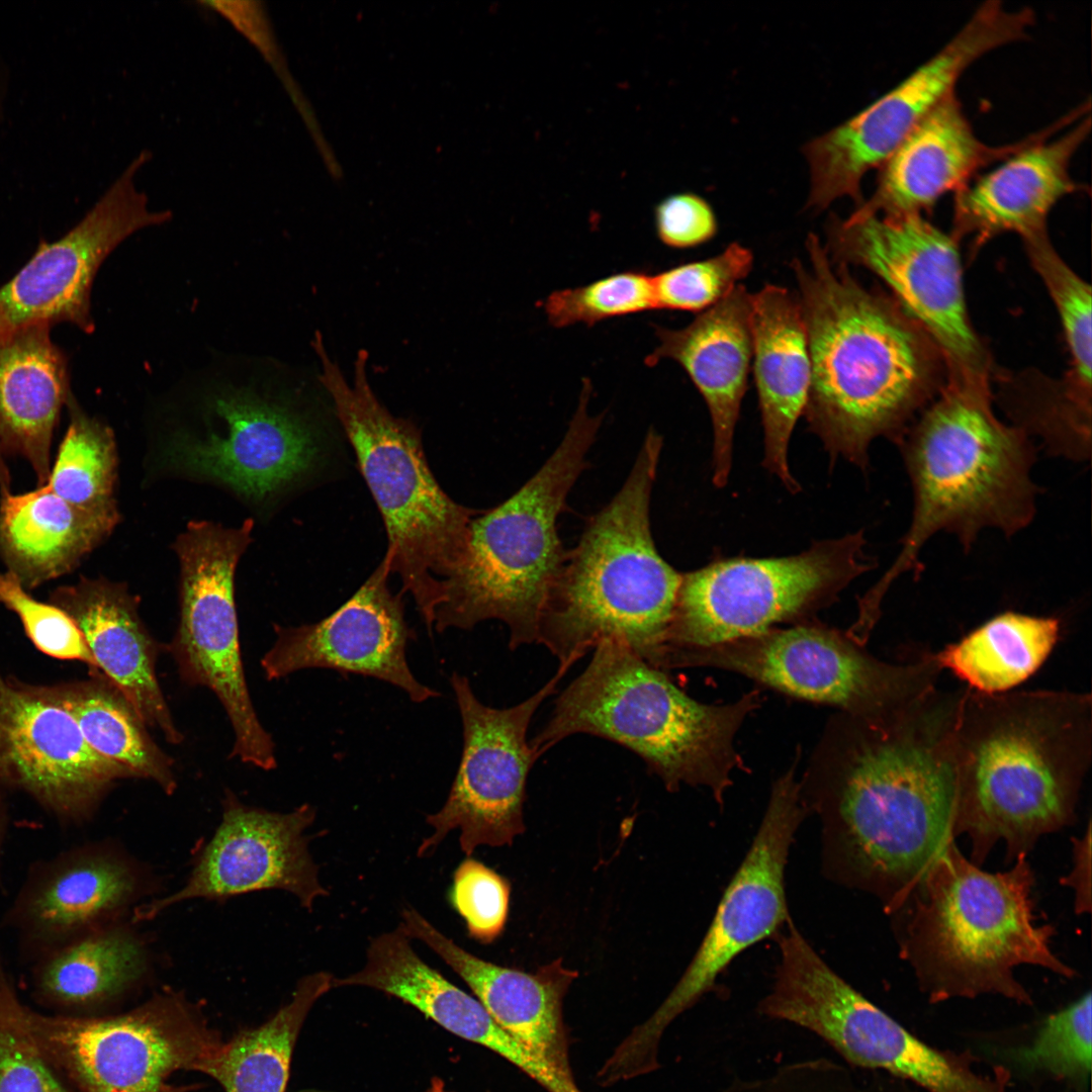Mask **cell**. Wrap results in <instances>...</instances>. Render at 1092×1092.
I'll use <instances>...</instances> for the list:
<instances>
[{
  "mask_svg": "<svg viewBox=\"0 0 1092 1092\" xmlns=\"http://www.w3.org/2000/svg\"><path fill=\"white\" fill-rule=\"evenodd\" d=\"M962 692L935 688L879 718L842 712L799 782L820 821L823 875L874 895L889 915L956 837Z\"/></svg>",
  "mask_w": 1092,
  "mask_h": 1092,
  "instance_id": "cell-1",
  "label": "cell"
},
{
  "mask_svg": "<svg viewBox=\"0 0 1092 1092\" xmlns=\"http://www.w3.org/2000/svg\"><path fill=\"white\" fill-rule=\"evenodd\" d=\"M805 246L808 263H791L811 362L804 415L832 463L841 456L866 470L871 443H899L945 384L946 364L894 298L833 263L817 235Z\"/></svg>",
  "mask_w": 1092,
  "mask_h": 1092,
  "instance_id": "cell-2",
  "label": "cell"
},
{
  "mask_svg": "<svg viewBox=\"0 0 1092 1092\" xmlns=\"http://www.w3.org/2000/svg\"><path fill=\"white\" fill-rule=\"evenodd\" d=\"M956 836L972 862L1003 841L1008 860L1076 817L1092 756L1091 696L1068 691L962 692Z\"/></svg>",
  "mask_w": 1092,
  "mask_h": 1092,
  "instance_id": "cell-3",
  "label": "cell"
},
{
  "mask_svg": "<svg viewBox=\"0 0 1092 1092\" xmlns=\"http://www.w3.org/2000/svg\"><path fill=\"white\" fill-rule=\"evenodd\" d=\"M897 446L912 487V516L898 556L861 599L873 612L895 579L921 569L920 552L935 534L953 535L969 551L983 530L1011 537L1036 512L1035 446L997 418L989 384L947 379Z\"/></svg>",
  "mask_w": 1092,
  "mask_h": 1092,
  "instance_id": "cell-4",
  "label": "cell"
},
{
  "mask_svg": "<svg viewBox=\"0 0 1092 1092\" xmlns=\"http://www.w3.org/2000/svg\"><path fill=\"white\" fill-rule=\"evenodd\" d=\"M1026 856L1019 855L1008 871L989 873L952 840L891 914L900 957L930 1003L992 994L1030 1006L1029 993L1014 975L1017 967L1076 975L1052 950L1055 928L1036 921L1034 875Z\"/></svg>",
  "mask_w": 1092,
  "mask_h": 1092,
  "instance_id": "cell-5",
  "label": "cell"
},
{
  "mask_svg": "<svg viewBox=\"0 0 1092 1092\" xmlns=\"http://www.w3.org/2000/svg\"><path fill=\"white\" fill-rule=\"evenodd\" d=\"M661 448L662 437L649 429L623 486L566 553L537 636L559 663L616 640L656 664L682 577L657 551L650 527Z\"/></svg>",
  "mask_w": 1092,
  "mask_h": 1092,
  "instance_id": "cell-6",
  "label": "cell"
},
{
  "mask_svg": "<svg viewBox=\"0 0 1092 1092\" xmlns=\"http://www.w3.org/2000/svg\"><path fill=\"white\" fill-rule=\"evenodd\" d=\"M758 704L754 692L731 704L700 703L625 644L604 640L529 743L540 757L571 735L605 738L637 754L669 792L706 787L722 804L741 763L736 732Z\"/></svg>",
  "mask_w": 1092,
  "mask_h": 1092,
  "instance_id": "cell-7",
  "label": "cell"
},
{
  "mask_svg": "<svg viewBox=\"0 0 1092 1092\" xmlns=\"http://www.w3.org/2000/svg\"><path fill=\"white\" fill-rule=\"evenodd\" d=\"M590 391L583 380L567 431L542 467L507 500L471 520L463 564L445 582L433 630H470L498 620L508 627L510 649L537 643L543 605L567 553L558 517L587 466L605 415H588Z\"/></svg>",
  "mask_w": 1092,
  "mask_h": 1092,
  "instance_id": "cell-8",
  "label": "cell"
},
{
  "mask_svg": "<svg viewBox=\"0 0 1092 1092\" xmlns=\"http://www.w3.org/2000/svg\"><path fill=\"white\" fill-rule=\"evenodd\" d=\"M312 347L321 361L318 382L383 519L390 572L399 575L400 592L411 594L432 635L445 582L463 564L469 525L480 511L455 503L441 488L425 457L419 428L394 417L374 394L365 350L357 355L350 384L329 357L320 333Z\"/></svg>",
  "mask_w": 1092,
  "mask_h": 1092,
  "instance_id": "cell-9",
  "label": "cell"
},
{
  "mask_svg": "<svg viewBox=\"0 0 1092 1092\" xmlns=\"http://www.w3.org/2000/svg\"><path fill=\"white\" fill-rule=\"evenodd\" d=\"M306 396L300 387L216 388L201 401L195 422L160 435L153 471L220 486L268 511L321 461V430Z\"/></svg>",
  "mask_w": 1092,
  "mask_h": 1092,
  "instance_id": "cell-10",
  "label": "cell"
},
{
  "mask_svg": "<svg viewBox=\"0 0 1092 1092\" xmlns=\"http://www.w3.org/2000/svg\"><path fill=\"white\" fill-rule=\"evenodd\" d=\"M776 941L779 963L760 1014L805 1027L851 1065L925 1092H1008L1007 1068L980 1072L970 1052L939 1050L916 1037L832 970L797 927Z\"/></svg>",
  "mask_w": 1092,
  "mask_h": 1092,
  "instance_id": "cell-11",
  "label": "cell"
},
{
  "mask_svg": "<svg viewBox=\"0 0 1092 1092\" xmlns=\"http://www.w3.org/2000/svg\"><path fill=\"white\" fill-rule=\"evenodd\" d=\"M864 546L859 531L796 555L718 559L682 573L656 666L684 651L760 635L832 602L875 567Z\"/></svg>",
  "mask_w": 1092,
  "mask_h": 1092,
  "instance_id": "cell-12",
  "label": "cell"
},
{
  "mask_svg": "<svg viewBox=\"0 0 1092 1092\" xmlns=\"http://www.w3.org/2000/svg\"><path fill=\"white\" fill-rule=\"evenodd\" d=\"M795 765L774 784L758 830L725 889L713 920L686 972L651 1014L615 1049L621 1067L645 1075L659 1068L658 1046L668 1025L711 991L742 951L774 937L791 919L785 874L796 832L808 815Z\"/></svg>",
  "mask_w": 1092,
  "mask_h": 1092,
  "instance_id": "cell-13",
  "label": "cell"
},
{
  "mask_svg": "<svg viewBox=\"0 0 1092 1092\" xmlns=\"http://www.w3.org/2000/svg\"><path fill=\"white\" fill-rule=\"evenodd\" d=\"M254 525L252 518L239 527L192 521L177 536L180 615L167 648L181 678L208 688L221 703L234 731L231 757L270 770L277 765L275 744L248 690L235 601L236 569Z\"/></svg>",
  "mask_w": 1092,
  "mask_h": 1092,
  "instance_id": "cell-14",
  "label": "cell"
},
{
  "mask_svg": "<svg viewBox=\"0 0 1092 1092\" xmlns=\"http://www.w3.org/2000/svg\"><path fill=\"white\" fill-rule=\"evenodd\" d=\"M711 666L734 671L785 694L878 718L896 713L936 688L934 653L886 662L860 643L816 625L770 629L760 635L684 651L665 669Z\"/></svg>",
  "mask_w": 1092,
  "mask_h": 1092,
  "instance_id": "cell-15",
  "label": "cell"
},
{
  "mask_svg": "<svg viewBox=\"0 0 1092 1092\" xmlns=\"http://www.w3.org/2000/svg\"><path fill=\"white\" fill-rule=\"evenodd\" d=\"M1035 22L1031 8L1010 10L999 0L983 2L961 29L899 84L857 114L808 142L807 206L821 211L838 198L862 203L863 176L880 168L913 128L956 92L965 71L985 54L1026 39Z\"/></svg>",
  "mask_w": 1092,
  "mask_h": 1092,
  "instance_id": "cell-16",
  "label": "cell"
},
{
  "mask_svg": "<svg viewBox=\"0 0 1092 1092\" xmlns=\"http://www.w3.org/2000/svg\"><path fill=\"white\" fill-rule=\"evenodd\" d=\"M27 1028L51 1065L80 1092H188L170 1078L200 1072L222 1041L194 1005L163 991L113 1016L44 1015L24 1006Z\"/></svg>",
  "mask_w": 1092,
  "mask_h": 1092,
  "instance_id": "cell-17",
  "label": "cell"
},
{
  "mask_svg": "<svg viewBox=\"0 0 1092 1092\" xmlns=\"http://www.w3.org/2000/svg\"><path fill=\"white\" fill-rule=\"evenodd\" d=\"M958 241L921 214L830 215V260L879 277L938 347L947 379L988 383L989 357L969 317Z\"/></svg>",
  "mask_w": 1092,
  "mask_h": 1092,
  "instance_id": "cell-18",
  "label": "cell"
},
{
  "mask_svg": "<svg viewBox=\"0 0 1092 1092\" xmlns=\"http://www.w3.org/2000/svg\"><path fill=\"white\" fill-rule=\"evenodd\" d=\"M574 663H560L535 694L504 709L480 702L465 675L451 674L462 723L461 758L444 805L427 816L433 832L421 842L418 856L431 854L454 829L467 856L481 845L512 844L525 831L527 779L539 758L527 740L529 726Z\"/></svg>",
  "mask_w": 1092,
  "mask_h": 1092,
  "instance_id": "cell-19",
  "label": "cell"
},
{
  "mask_svg": "<svg viewBox=\"0 0 1092 1092\" xmlns=\"http://www.w3.org/2000/svg\"><path fill=\"white\" fill-rule=\"evenodd\" d=\"M151 153L136 156L86 214L33 256L0 287V336L35 324H70L91 334V290L107 256L126 238L169 221V210L152 211L135 175Z\"/></svg>",
  "mask_w": 1092,
  "mask_h": 1092,
  "instance_id": "cell-20",
  "label": "cell"
},
{
  "mask_svg": "<svg viewBox=\"0 0 1092 1092\" xmlns=\"http://www.w3.org/2000/svg\"><path fill=\"white\" fill-rule=\"evenodd\" d=\"M315 813L307 803L286 813L268 811L248 806L226 792L221 820L197 854L184 885L134 907L131 921L152 920L193 899L221 900L266 890L288 892L311 910L318 897L329 894L320 882L304 834Z\"/></svg>",
  "mask_w": 1092,
  "mask_h": 1092,
  "instance_id": "cell-21",
  "label": "cell"
},
{
  "mask_svg": "<svg viewBox=\"0 0 1092 1092\" xmlns=\"http://www.w3.org/2000/svg\"><path fill=\"white\" fill-rule=\"evenodd\" d=\"M128 768L98 754L49 688L0 673V782L30 794L65 824H82Z\"/></svg>",
  "mask_w": 1092,
  "mask_h": 1092,
  "instance_id": "cell-22",
  "label": "cell"
},
{
  "mask_svg": "<svg viewBox=\"0 0 1092 1092\" xmlns=\"http://www.w3.org/2000/svg\"><path fill=\"white\" fill-rule=\"evenodd\" d=\"M390 573L384 556L360 588L328 617L296 627L274 625L275 642L261 660L266 677L324 668L385 681L417 704L439 697L410 668L406 648L416 635L405 620L403 594L389 588Z\"/></svg>",
  "mask_w": 1092,
  "mask_h": 1092,
  "instance_id": "cell-23",
  "label": "cell"
},
{
  "mask_svg": "<svg viewBox=\"0 0 1092 1092\" xmlns=\"http://www.w3.org/2000/svg\"><path fill=\"white\" fill-rule=\"evenodd\" d=\"M152 889L145 868L112 841L90 842L34 862L3 923L34 961L122 919Z\"/></svg>",
  "mask_w": 1092,
  "mask_h": 1092,
  "instance_id": "cell-24",
  "label": "cell"
},
{
  "mask_svg": "<svg viewBox=\"0 0 1092 1092\" xmlns=\"http://www.w3.org/2000/svg\"><path fill=\"white\" fill-rule=\"evenodd\" d=\"M1091 129L1090 102L1040 130L1029 144L977 175L953 196L951 236L979 248L1014 233L1022 240L1048 233L1046 220L1065 196L1087 188L1071 175L1073 157Z\"/></svg>",
  "mask_w": 1092,
  "mask_h": 1092,
  "instance_id": "cell-25",
  "label": "cell"
},
{
  "mask_svg": "<svg viewBox=\"0 0 1092 1092\" xmlns=\"http://www.w3.org/2000/svg\"><path fill=\"white\" fill-rule=\"evenodd\" d=\"M993 146L981 141L957 93L935 106L879 168L874 193L855 216H898L929 212L944 194L957 192L979 172L1032 142Z\"/></svg>",
  "mask_w": 1092,
  "mask_h": 1092,
  "instance_id": "cell-26",
  "label": "cell"
},
{
  "mask_svg": "<svg viewBox=\"0 0 1092 1092\" xmlns=\"http://www.w3.org/2000/svg\"><path fill=\"white\" fill-rule=\"evenodd\" d=\"M398 925L460 976L499 1027L563 1073L573 1075L562 1006L578 976L576 971L565 968L561 959L535 973L484 961L459 946L413 907L402 909Z\"/></svg>",
  "mask_w": 1092,
  "mask_h": 1092,
  "instance_id": "cell-27",
  "label": "cell"
},
{
  "mask_svg": "<svg viewBox=\"0 0 1092 1092\" xmlns=\"http://www.w3.org/2000/svg\"><path fill=\"white\" fill-rule=\"evenodd\" d=\"M751 293L738 284L724 299L687 327L654 326L658 345L646 356L655 366L670 359L680 365L704 398L713 428L712 480L726 485L741 402L752 360Z\"/></svg>",
  "mask_w": 1092,
  "mask_h": 1092,
  "instance_id": "cell-28",
  "label": "cell"
},
{
  "mask_svg": "<svg viewBox=\"0 0 1092 1092\" xmlns=\"http://www.w3.org/2000/svg\"><path fill=\"white\" fill-rule=\"evenodd\" d=\"M51 603L81 631L97 668L131 703L147 726L171 744L184 736L176 726L156 674L159 645L139 614V599L126 584L80 577L55 589Z\"/></svg>",
  "mask_w": 1092,
  "mask_h": 1092,
  "instance_id": "cell-29",
  "label": "cell"
},
{
  "mask_svg": "<svg viewBox=\"0 0 1092 1092\" xmlns=\"http://www.w3.org/2000/svg\"><path fill=\"white\" fill-rule=\"evenodd\" d=\"M752 368L764 435L762 465L785 486L800 489L788 463V448L804 415L811 381L806 328L796 293L766 284L751 293Z\"/></svg>",
  "mask_w": 1092,
  "mask_h": 1092,
  "instance_id": "cell-30",
  "label": "cell"
},
{
  "mask_svg": "<svg viewBox=\"0 0 1092 1092\" xmlns=\"http://www.w3.org/2000/svg\"><path fill=\"white\" fill-rule=\"evenodd\" d=\"M51 328L35 324L0 336V445L30 464L38 485L50 475L54 431L73 394L68 358Z\"/></svg>",
  "mask_w": 1092,
  "mask_h": 1092,
  "instance_id": "cell-31",
  "label": "cell"
},
{
  "mask_svg": "<svg viewBox=\"0 0 1092 1092\" xmlns=\"http://www.w3.org/2000/svg\"><path fill=\"white\" fill-rule=\"evenodd\" d=\"M120 521L119 512L87 511L46 485L1 493L0 557L25 589L74 570Z\"/></svg>",
  "mask_w": 1092,
  "mask_h": 1092,
  "instance_id": "cell-32",
  "label": "cell"
},
{
  "mask_svg": "<svg viewBox=\"0 0 1092 1092\" xmlns=\"http://www.w3.org/2000/svg\"><path fill=\"white\" fill-rule=\"evenodd\" d=\"M35 997L62 1009L101 1005L141 982L152 968L146 939L123 919L92 930L33 961Z\"/></svg>",
  "mask_w": 1092,
  "mask_h": 1092,
  "instance_id": "cell-33",
  "label": "cell"
},
{
  "mask_svg": "<svg viewBox=\"0 0 1092 1092\" xmlns=\"http://www.w3.org/2000/svg\"><path fill=\"white\" fill-rule=\"evenodd\" d=\"M1061 632L1060 620L1004 612L961 640L934 653L940 669L951 671L978 693L1010 692L1045 661Z\"/></svg>",
  "mask_w": 1092,
  "mask_h": 1092,
  "instance_id": "cell-34",
  "label": "cell"
},
{
  "mask_svg": "<svg viewBox=\"0 0 1092 1092\" xmlns=\"http://www.w3.org/2000/svg\"><path fill=\"white\" fill-rule=\"evenodd\" d=\"M95 674L91 680L49 690L73 716L92 749L172 795L177 788L174 760L153 740L125 696L99 671Z\"/></svg>",
  "mask_w": 1092,
  "mask_h": 1092,
  "instance_id": "cell-35",
  "label": "cell"
},
{
  "mask_svg": "<svg viewBox=\"0 0 1092 1092\" xmlns=\"http://www.w3.org/2000/svg\"><path fill=\"white\" fill-rule=\"evenodd\" d=\"M333 978L324 971L301 978L288 1003L262 1025L222 1042L200 1073L225 1092H284L300 1028L313 1004L333 988Z\"/></svg>",
  "mask_w": 1092,
  "mask_h": 1092,
  "instance_id": "cell-36",
  "label": "cell"
},
{
  "mask_svg": "<svg viewBox=\"0 0 1092 1092\" xmlns=\"http://www.w3.org/2000/svg\"><path fill=\"white\" fill-rule=\"evenodd\" d=\"M66 406L69 426L43 485L78 508L116 513L118 459L113 431L103 421L89 416L74 394Z\"/></svg>",
  "mask_w": 1092,
  "mask_h": 1092,
  "instance_id": "cell-37",
  "label": "cell"
},
{
  "mask_svg": "<svg viewBox=\"0 0 1092 1092\" xmlns=\"http://www.w3.org/2000/svg\"><path fill=\"white\" fill-rule=\"evenodd\" d=\"M1091 991L1045 1017L1032 1040L1005 1052L1026 1075H1043L1087 1092L1091 1074Z\"/></svg>",
  "mask_w": 1092,
  "mask_h": 1092,
  "instance_id": "cell-38",
  "label": "cell"
},
{
  "mask_svg": "<svg viewBox=\"0 0 1092 1092\" xmlns=\"http://www.w3.org/2000/svg\"><path fill=\"white\" fill-rule=\"evenodd\" d=\"M1050 388V387H1049ZM1013 426L1041 439L1046 451L1073 461L1091 453V393L1070 380L1008 401Z\"/></svg>",
  "mask_w": 1092,
  "mask_h": 1092,
  "instance_id": "cell-39",
  "label": "cell"
},
{
  "mask_svg": "<svg viewBox=\"0 0 1092 1092\" xmlns=\"http://www.w3.org/2000/svg\"><path fill=\"white\" fill-rule=\"evenodd\" d=\"M1022 241L1058 310L1072 361L1069 379L1091 391V287L1061 258L1048 233Z\"/></svg>",
  "mask_w": 1092,
  "mask_h": 1092,
  "instance_id": "cell-40",
  "label": "cell"
},
{
  "mask_svg": "<svg viewBox=\"0 0 1092 1092\" xmlns=\"http://www.w3.org/2000/svg\"><path fill=\"white\" fill-rule=\"evenodd\" d=\"M549 324L588 327L605 320L656 309L652 275L624 271L585 285L557 290L542 302Z\"/></svg>",
  "mask_w": 1092,
  "mask_h": 1092,
  "instance_id": "cell-41",
  "label": "cell"
},
{
  "mask_svg": "<svg viewBox=\"0 0 1092 1092\" xmlns=\"http://www.w3.org/2000/svg\"><path fill=\"white\" fill-rule=\"evenodd\" d=\"M752 266V252L735 242L716 256L652 275L656 309L705 311L724 299Z\"/></svg>",
  "mask_w": 1092,
  "mask_h": 1092,
  "instance_id": "cell-42",
  "label": "cell"
},
{
  "mask_svg": "<svg viewBox=\"0 0 1092 1092\" xmlns=\"http://www.w3.org/2000/svg\"><path fill=\"white\" fill-rule=\"evenodd\" d=\"M24 1006L0 956V1092H67L27 1028Z\"/></svg>",
  "mask_w": 1092,
  "mask_h": 1092,
  "instance_id": "cell-43",
  "label": "cell"
},
{
  "mask_svg": "<svg viewBox=\"0 0 1092 1092\" xmlns=\"http://www.w3.org/2000/svg\"><path fill=\"white\" fill-rule=\"evenodd\" d=\"M0 603L18 616L39 651L59 659L83 661L99 671L74 620L56 605L33 599L8 571L0 572Z\"/></svg>",
  "mask_w": 1092,
  "mask_h": 1092,
  "instance_id": "cell-44",
  "label": "cell"
},
{
  "mask_svg": "<svg viewBox=\"0 0 1092 1092\" xmlns=\"http://www.w3.org/2000/svg\"><path fill=\"white\" fill-rule=\"evenodd\" d=\"M511 886L484 863L467 857L453 875L450 901L471 938L490 943L503 932L509 914Z\"/></svg>",
  "mask_w": 1092,
  "mask_h": 1092,
  "instance_id": "cell-45",
  "label": "cell"
},
{
  "mask_svg": "<svg viewBox=\"0 0 1092 1092\" xmlns=\"http://www.w3.org/2000/svg\"><path fill=\"white\" fill-rule=\"evenodd\" d=\"M655 231L662 244L690 249L711 241L718 231L712 206L701 196L685 192L669 195L654 209Z\"/></svg>",
  "mask_w": 1092,
  "mask_h": 1092,
  "instance_id": "cell-46",
  "label": "cell"
},
{
  "mask_svg": "<svg viewBox=\"0 0 1092 1092\" xmlns=\"http://www.w3.org/2000/svg\"><path fill=\"white\" fill-rule=\"evenodd\" d=\"M1074 868L1061 883L1075 892V909L1078 914L1091 910V824L1086 833L1073 840Z\"/></svg>",
  "mask_w": 1092,
  "mask_h": 1092,
  "instance_id": "cell-47",
  "label": "cell"
},
{
  "mask_svg": "<svg viewBox=\"0 0 1092 1092\" xmlns=\"http://www.w3.org/2000/svg\"><path fill=\"white\" fill-rule=\"evenodd\" d=\"M11 88L10 65L0 47V124L6 117L7 104Z\"/></svg>",
  "mask_w": 1092,
  "mask_h": 1092,
  "instance_id": "cell-48",
  "label": "cell"
},
{
  "mask_svg": "<svg viewBox=\"0 0 1092 1092\" xmlns=\"http://www.w3.org/2000/svg\"><path fill=\"white\" fill-rule=\"evenodd\" d=\"M4 450L0 445V491L1 493L10 491L11 476L9 468L4 459Z\"/></svg>",
  "mask_w": 1092,
  "mask_h": 1092,
  "instance_id": "cell-49",
  "label": "cell"
},
{
  "mask_svg": "<svg viewBox=\"0 0 1092 1092\" xmlns=\"http://www.w3.org/2000/svg\"><path fill=\"white\" fill-rule=\"evenodd\" d=\"M6 829H7V819H6V815H5V812L3 810V807H2V805L0 803V869H1L2 850H3V845H4V841H5V836H6ZM0 875H1V871H0Z\"/></svg>",
  "mask_w": 1092,
  "mask_h": 1092,
  "instance_id": "cell-50",
  "label": "cell"
},
{
  "mask_svg": "<svg viewBox=\"0 0 1092 1092\" xmlns=\"http://www.w3.org/2000/svg\"><path fill=\"white\" fill-rule=\"evenodd\" d=\"M428 1092H451V1091H449L445 1087V1084L440 1079L434 1078L432 1080V1082H431V1086H430Z\"/></svg>",
  "mask_w": 1092,
  "mask_h": 1092,
  "instance_id": "cell-51",
  "label": "cell"
}]
</instances>
